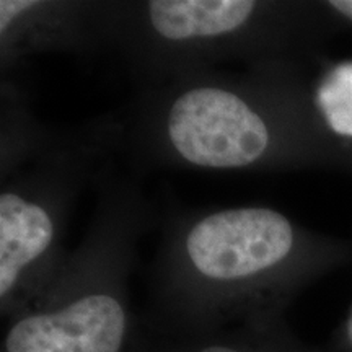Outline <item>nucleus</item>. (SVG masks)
<instances>
[{"label": "nucleus", "mask_w": 352, "mask_h": 352, "mask_svg": "<svg viewBox=\"0 0 352 352\" xmlns=\"http://www.w3.org/2000/svg\"><path fill=\"white\" fill-rule=\"evenodd\" d=\"M166 129L175 151L206 168L252 165L270 145L261 116L239 95L215 87L179 95L171 104Z\"/></svg>", "instance_id": "nucleus-1"}, {"label": "nucleus", "mask_w": 352, "mask_h": 352, "mask_svg": "<svg viewBox=\"0 0 352 352\" xmlns=\"http://www.w3.org/2000/svg\"><path fill=\"white\" fill-rule=\"evenodd\" d=\"M292 226L283 214L241 208L210 214L186 239L189 261L210 280H243L267 271L287 256Z\"/></svg>", "instance_id": "nucleus-2"}, {"label": "nucleus", "mask_w": 352, "mask_h": 352, "mask_svg": "<svg viewBox=\"0 0 352 352\" xmlns=\"http://www.w3.org/2000/svg\"><path fill=\"white\" fill-rule=\"evenodd\" d=\"M126 334L124 305L111 294L94 292L16 320L3 352H121Z\"/></svg>", "instance_id": "nucleus-3"}, {"label": "nucleus", "mask_w": 352, "mask_h": 352, "mask_svg": "<svg viewBox=\"0 0 352 352\" xmlns=\"http://www.w3.org/2000/svg\"><path fill=\"white\" fill-rule=\"evenodd\" d=\"M51 215L41 206L13 192L0 196V297L10 296L21 272L50 248Z\"/></svg>", "instance_id": "nucleus-4"}, {"label": "nucleus", "mask_w": 352, "mask_h": 352, "mask_svg": "<svg viewBox=\"0 0 352 352\" xmlns=\"http://www.w3.org/2000/svg\"><path fill=\"white\" fill-rule=\"evenodd\" d=\"M256 8L250 0H153V30L171 41L215 38L239 30Z\"/></svg>", "instance_id": "nucleus-5"}, {"label": "nucleus", "mask_w": 352, "mask_h": 352, "mask_svg": "<svg viewBox=\"0 0 352 352\" xmlns=\"http://www.w3.org/2000/svg\"><path fill=\"white\" fill-rule=\"evenodd\" d=\"M316 101L328 126L352 138V63L338 65L323 78Z\"/></svg>", "instance_id": "nucleus-6"}, {"label": "nucleus", "mask_w": 352, "mask_h": 352, "mask_svg": "<svg viewBox=\"0 0 352 352\" xmlns=\"http://www.w3.org/2000/svg\"><path fill=\"white\" fill-rule=\"evenodd\" d=\"M36 6L38 2H32V0H2L0 2V32L6 33L16 20V16Z\"/></svg>", "instance_id": "nucleus-7"}, {"label": "nucleus", "mask_w": 352, "mask_h": 352, "mask_svg": "<svg viewBox=\"0 0 352 352\" xmlns=\"http://www.w3.org/2000/svg\"><path fill=\"white\" fill-rule=\"evenodd\" d=\"M197 352H252L245 347H239V346H232V344H210L199 349Z\"/></svg>", "instance_id": "nucleus-8"}, {"label": "nucleus", "mask_w": 352, "mask_h": 352, "mask_svg": "<svg viewBox=\"0 0 352 352\" xmlns=\"http://www.w3.org/2000/svg\"><path fill=\"white\" fill-rule=\"evenodd\" d=\"M329 6L352 20V0H333V2H329Z\"/></svg>", "instance_id": "nucleus-9"}, {"label": "nucleus", "mask_w": 352, "mask_h": 352, "mask_svg": "<svg viewBox=\"0 0 352 352\" xmlns=\"http://www.w3.org/2000/svg\"><path fill=\"white\" fill-rule=\"evenodd\" d=\"M347 336H349V340L352 342V315L349 318V323H347Z\"/></svg>", "instance_id": "nucleus-10"}]
</instances>
